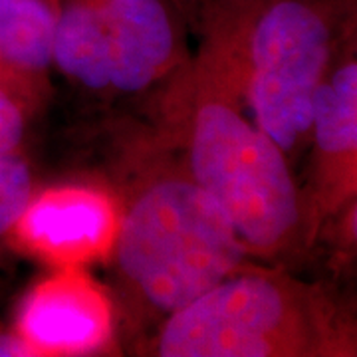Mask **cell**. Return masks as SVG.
Instances as JSON below:
<instances>
[{
  "mask_svg": "<svg viewBox=\"0 0 357 357\" xmlns=\"http://www.w3.org/2000/svg\"><path fill=\"white\" fill-rule=\"evenodd\" d=\"M248 248L225 211L192 178L167 177L131 203L115 258L129 286L173 314L238 272Z\"/></svg>",
  "mask_w": 357,
  "mask_h": 357,
  "instance_id": "1",
  "label": "cell"
},
{
  "mask_svg": "<svg viewBox=\"0 0 357 357\" xmlns=\"http://www.w3.org/2000/svg\"><path fill=\"white\" fill-rule=\"evenodd\" d=\"M191 178L225 211L248 250L272 255L300 227V199L280 147L234 105L199 103L191 131Z\"/></svg>",
  "mask_w": 357,
  "mask_h": 357,
  "instance_id": "2",
  "label": "cell"
},
{
  "mask_svg": "<svg viewBox=\"0 0 357 357\" xmlns=\"http://www.w3.org/2000/svg\"><path fill=\"white\" fill-rule=\"evenodd\" d=\"M318 319L302 290L268 274H232L178 307L163 326L161 357L300 356Z\"/></svg>",
  "mask_w": 357,
  "mask_h": 357,
  "instance_id": "3",
  "label": "cell"
},
{
  "mask_svg": "<svg viewBox=\"0 0 357 357\" xmlns=\"http://www.w3.org/2000/svg\"><path fill=\"white\" fill-rule=\"evenodd\" d=\"M250 54L256 126L286 153L312 126V105L330 56V30L314 6L280 0L256 22Z\"/></svg>",
  "mask_w": 357,
  "mask_h": 357,
  "instance_id": "4",
  "label": "cell"
},
{
  "mask_svg": "<svg viewBox=\"0 0 357 357\" xmlns=\"http://www.w3.org/2000/svg\"><path fill=\"white\" fill-rule=\"evenodd\" d=\"M109 54V86L135 93L163 74L175 48L161 0H98Z\"/></svg>",
  "mask_w": 357,
  "mask_h": 357,
  "instance_id": "5",
  "label": "cell"
},
{
  "mask_svg": "<svg viewBox=\"0 0 357 357\" xmlns=\"http://www.w3.org/2000/svg\"><path fill=\"white\" fill-rule=\"evenodd\" d=\"M20 326L34 349L84 351L102 344L107 318L93 294L72 282L56 280L30 298Z\"/></svg>",
  "mask_w": 357,
  "mask_h": 357,
  "instance_id": "6",
  "label": "cell"
},
{
  "mask_svg": "<svg viewBox=\"0 0 357 357\" xmlns=\"http://www.w3.org/2000/svg\"><path fill=\"white\" fill-rule=\"evenodd\" d=\"M109 208L89 191H56L30 203L20 222L30 241L48 248L96 244L109 225Z\"/></svg>",
  "mask_w": 357,
  "mask_h": 357,
  "instance_id": "7",
  "label": "cell"
},
{
  "mask_svg": "<svg viewBox=\"0 0 357 357\" xmlns=\"http://www.w3.org/2000/svg\"><path fill=\"white\" fill-rule=\"evenodd\" d=\"M52 60L88 88L109 86V54L98 0H70L56 13Z\"/></svg>",
  "mask_w": 357,
  "mask_h": 357,
  "instance_id": "8",
  "label": "cell"
},
{
  "mask_svg": "<svg viewBox=\"0 0 357 357\" xmlns=\"http://www.w3.org/2000/svg\"><path fill=\"white\" fill-rule=\"evenodd\" d=\"M56 13L48 0H0V62L26 72L52 62Z\"/></svg>",
  "mask_w": 357,
  "mask_h": 357,
  "instance_id": "9",
  "label": "cell"
},
{
  "mask_svg": "<svg viewBox=\"0 0 357 357\" xmlns=\"http://www.w3.org/2000/svg\"><path fill=\"white\" fill-rule=\"evenodd\" d=\"M318 147L330 157L354 155L357 145V66H342L321 79L314 105L312 126Z\"/></svg>",
  "mask_w": 357,
  "mask_h": 357,
  "instance_id": "10",
  "label": "cell"
},
{
  "mask_svg": "<svg viewBox=\"0 0 357 357\" xmlns=\"http://www.w3.org/2000/svg\"><path fill=\"white\" fill-rule=\"evenodd\" d=\"M32 203V175L22 157L0 155V236L24 217Z\"/></svg>",
  "mask_w": 357,
  "mask_h": 357,
  "instance_id": "11",
  "label": "cell"
},
{
  "mask_svg": "<svg viewBox=\"0 0 357 357\" xmlns=\"http://www.w3.org/2000/svg\"><path fill=\"white\" fill-rule=\"evenodd\" d=\"M24 133V117L16 103L0 89V155L18 147Z\"/></svg>",
  "mask_w": 357,
  "mask_h": 357,
  "instance_id": "12",
  "label": "cell"
},
{
  "mask_svg": "<svg viewBox=\"0 0 357 357\" xmlns=\"http://www.w3.org/2000/svg\"><path fill=\"white\" fill-rule=\"evenodd\" d=\"M34 354H36L34 347L28 344L24 337L0 333V357H22L34 356Z\"/></svg>",
  "mask_w": 357,
  "mask_h": 357,
  "instance_id": "13",
  "label": "cell"
}]
</instances>
